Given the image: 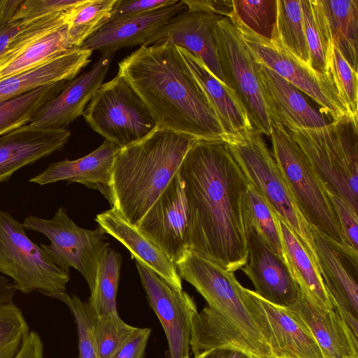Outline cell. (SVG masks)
I'll use <instances>...</instances> for the list:
<instances>
[{
  "mask_svg": "<svg viewBox=\"0 0 358 358\" xmlns=\"http://www.w3.org/2000/svg\"><path fill=\"white\" fill-rule=\"evenodd\" d=\"M188 250L234 272L248 262L244 199L249 182L221 139H197L180 167Z\"/></svg>",
  "mask_w": 358,
  "mask_h": 358,
  "instance_id": "cell-1",
  "label": "cell"
},
{
  "mask_svg": "<svg viewBox=\"0 0 358 358\" xmlns=\"http://www.w3.org/2000/svg\"><path fill=\"white\" fill-rule=\"evenodd\" d=\"M117 73L142 99L156 129L223 140L225 134L217 116L171 42L141 45L118 63Z\"/></svg>",
  "mask_w": 358,
  "mask_h": 358,
  "instance_id": "cell-2",
  "label": "cell"
},
{
  "mask_svg": "<svg viewBox=\"0 0 358 358\" xmlns=\"http://www.w3.org/2000/svg\"><path fill=\"white\" fill-rule=\"evenodd\" d=\"M196 140L189 135L155 129L143 138L120 148L111 172V208L138 227Z\"/></svg>",
  "mask_w": 358,
  "mask_h": 358,
  "instance_id": "cell-3",
  "label": "cell"
},
{
  "mask_svg": "<svg viewBox=\"0 0 358 358\" xmlns=\"http://www.w3.org/2000/svg\"><path fill=\"white\" fill-rule=\"evenodd\" d=\"M287 131L326 190L358 213V116L348 114L322 127Z\"/></svg>",
  "mask_w": 358,
  "mask_h": 358,
  "instance_id": "cell-4",
  "label": "cell"
},
{
  "mask_svg": "<svg viewBox=\"0 0 358 358\" xmlns=\"http://www.w3.org/2000/svg\"><path fill=\"white\" fill-rule=\"evenodd\" d=\"M175 266L180 278L245 339L256 358H275L234 272L191 250Z\"/></svg>",
  "mask_w": 358,
  "mask_h": 358,
  "instance_id": "cell-5",
  "label": "cell"
},
{
  "mask_svg": "<svg viewBox=\"0 0 358 358\" xmlns=\"http://www.w3.org/2000/svg\"><path fill=\"white\" fill-rule=\"evenodd\" d=\"M231 154L249 183L295 234L317 265L310 226L297 206L262 134L253 127L225 136Z\"/></svg>",
  "mask_w": 358,
  "mask_h": 358,
  "instance_id": "cell-6",
  "label": "cell"
},
{
  "mask_svg": "<svg viewBox=\"0 0 358 358\" xmlns=\"http://www.w3.org/2000/svg\"><path fill=\"white\" fill-rule=\"evenodd\" d=\"M272 155L301 214L310 227L346 245L327 191L287 129L272 122Z\"/></svg>",
  "mask_w": 358,
  "mask_h": 358,
  "instance_id": "cell-7",
  "label": "cell"
},
{
  "mask_svg": "<svg viewBox=\"0 0 358 358\" xmlns=\"http://www.w3.org/2000/svg\"><path fill=\"white\" fill-rule=\"evenodd\" d=\"M24 229L23 222L0 210V273L24 294L36 291L54 298L65 292L69 272L59 268Z\"/></svg>",
  "mask_w": 358,
  "mask_h": 358,
  "instance_id": "cell-8",
  "label": "cell"
},
{
  "mask_svg": "<svg viewBox=\"0 0 358 358\" xmlns=\"http://www.w3.org/2000/svg\"><path fill=\"white\" fill-rule=\"evenodd\" d=\"M83 116L94 131L120 148L143 138L156 129L142 99L118 73L99 87Z\"/></svg>",
  "mask_w": 358,
  "mask_h": 358,
  "instance_id": "cell-9",
  "label": "cell"
},
{
  "mask_svg": "<svg viewBox=\"0 0 358 358\" xmlns=\"http://www.w3.org/2000/svg\"><path fill=\"white\" fill-rule=\"evenodd\" d=\"M217 58L227 85L244 107L252 127L270 136L272 122L257 72V62L241 33L227 17L214 31Z\"/></svg>",
  "mask_w": 358,
  "mask_h": 358,
  "instance_id": "cell-10",
  "label": "cell"
},
{
  "mask_svg": "<svg viewBox=\"0 0 358 358\" xmlns=\"http://www.w3.org/2000/svg\"><path fill=\"white\" fill-rule=\"evenodd\" d=\"M24 228L45 235L50 245L41 247L62 270H78L85 278L90 292L94 289L101 252L108 245L103 242L105 231L101 227L89 230L78 226L60 207L51 219L31 215L23 222Z\"/></svg>",
  "mask_w": 358,
  "mask_h": 358,
  "instance_id": "cell-11",
  "label": "cell"
},
{
  "mask_svg": "<svg viewBox=\"0 0 358 358\" xmlns=\"http://www.w3.org/2000/svg\"><path fill=\"white\" fill-rule=\"evenodd\" d=\"M229 18L241 33L256 61L270 68L310 97L319 106L320 113L329 118L330 122L349 114L330 75L306 66L273 40L255 33L233 12Z\"/></svg>",
  "mask_w": 358,
  "mask_h": 358,
  "instance_id": "cell-12",
  "label": "cell"
},
{
  "mask_svg": "<svg viewBox=\"0 0 358 358\" xmlns=\"http://www.w3.org/2000/svg\"><path fill=\"white\" fill-rule=\"evenodd\" d=\"M72 8L36 17L20 31L0 57V80L73 48L68 31Z\"/></svg>",
  "mask_w": 358,
  "mask_h": 358,
  "instance_id": "cell-13",
  "label": "cell"
},
{
  "mask_svg": "<svg viewBox=\"0 0 358 358\" xmlns=\"http://www.w3.org/2000/svg\"><path fill=\"white\" fill-rule=\"evenodd\" d=\"M317 264L334 308L358 331V250L310 227Z\"/></svg>",
  "mask_w": 358,
  "mask_h": 358,
  "instance_id": "cell-14",
  "label": "cell"
},
{
  "mask_svg": "<svg viewBox=\"0 0 358 358\" xmlns=\"http://www.w3.org/2000/svg\"><path fill=\"white\" fill-rule=\"evenodd\" d=\"M136 265L148 303L165 332L171 358L189 357L192 320L198 313L194 299L145 264L136 260Z\"/></svg>",
  "mask_w": 358,
  "mask_h": 358,
  "instance_id": "cell-15",
  "label": "cell"
},
{
  "mask_svg": "<svg viewBox=\"0 0 358 358\" xmlns=\"http://www.w3.org/2000/svg\"><path fill=\"white\" fill-rule=\"evenodd\" d=\"M174 264L188 250V210L179 170L138 227Z\"/></svg>",
  "mask_w": 358,
  "mask_h": 358,
  "instance_id": "cell-16",
  "label": "cell"
},
{
  "mask_svg": "<svg viewBox=\"0 0 358 358\" xmlns=\"http://www.w3.org/2000/svg\"><path fill=\"white\" fill-rule=\"evenodd\" d=\"M223 17L186 9L173 17L141 45L169 41L199 59L215 77L227 85L217 58L214 36L215 28Z\"/></svg>",
  "mask_w": 358,
  "mask_h": 358,
  "instance_id": "cell-17",
  "label": "cell"
},
{
  "mask_svg": "<svg viewBox=\"0 0 358 358\" xmlns=\"http://www.w3.org/2000/svg\"><path fill=\"white\" fill-rule=\"evenodd\" d=\"M248 262L241 268L264 300L283 307L293 303L300 289L290 268L250 224H245Z\"/></svg>",
  "mask_w": 358,
  "mask_h": 358,
  "instance_id": "cell-18",
  "label": "cell"
},
{
  "mask_svg": "<svg viewBox=\"0 0 358 358\" xmlns=\"http://www.w3.org/2000/svg\"><path fill=\"white\" fill-rule=\"evenodd\" d=\"M113 57H100L88 71L68 82L57 95L43 105L29 124L43 129H65L83 115L103 84Z\"/></svg>",
  "mask_w": 358,
  "mask_h": 358,
  "instance_id": "cell-19",
  "label": "cell"
},
{
  "mask_svg": "<svg viewBox=\"0 0 358 358\" xmlns=\"http://www.w3.org/2000/svg\"><path fill=\"white\" fill-rule=\"evenodd\" d=\"M257 62L263 96L272 122L285 129H313L330 122L314 108L294 85L265 65Z\"/></svg>",
  "mask_w": 358,
  "mask_h": 358,
  "instance_id": "cell-20",
  "label": "cell"
},
{
  "mask_svg": "<svg viewBox=\"0 0 358 358\" xmlns=\"http://www.w3.org/2000/svg\"><path fill=\"white\" fill-rule=\"evenodd\" d=\"M71 137L67 129H49L27 124L0 136V183L21 168L62 150Z\"/></svg>",
  "mask_w": 358,
  "mask_h": 358,
  "instance_id": "cell-21",
  "label": "cell"
},
{
  "mask_svg": "<svg viewBox=\"0 0 358 358\" xmlns=\"http://www.w3.org/2000/svg\"><path fill=\"white\" fill-rule=\"evenodd\" d=\"M287 308L312 334L324 358L358 356V337L334 308H320L301 290Z\"/></svg>",
  "mask_w": 358,
  "mask_h": 358,
  "instance_id": "cell-22",
  "label": "cell"
},
{
  "mask_svg": "<svg viewBox=\"0 0 358 358\" xmlns=\"http://www.w3.org/2000/svg\"><path fill=\"white\" fill-rule=\"evenodd\" d=\"M120 148L108 140L90 154L73 160L64 159L48 165L41 173L29 179L40 185L67 181L99 190L112 203L111 172Z\"/></svg>",
  "mask_w": 358,
  "mask_h": 358,
  "instance_id": "cell-23",
  "label": "cell"
},
{
  "mask_svg": "<svg viewBox=\"0 0 358 358\" xmlns=\"http://www.w3.org/2000/svg\"><path fill=\"white\" fill-rule=\"evenodd\" d=\"M186 9L182 0L142 15L108 22L81 47L98 50L101 57H113L120 49L142 45L173 17Z\"/></svg>",
  "mask_w": 358,
  "mask_h": 358,
  "instance_id": "cell-24",
  "label": "cell"
},
{
  "mask_svg": "<svg viewBox=\"0 0 358 358\" xmlns=\"http://www.w3.org/2000/svg\"><path fill=\"white\" fill-rule=\"evenodd\" d=\"M250 294L269 333L275 358H324L312 334L287 307L273 304L252 290Z\"/></svg>",
  "mask_w": 358,
  "mask_h": 358,
  "instance_id": "cell-25",
  "label": "cell"
},
{
  "mask_svg": "<svg viewBox=\"0 0 358 358\" xmlns=\"http://www.w3.org/2000/svg\"><path fill=\"white\" fill-rule=\"evenodd\" d=\"M96 221L106 234L124 245L136 260L139 261L176 288L182 290V280L174 263L164 250L138 227L127 222L111 208L96 217Z\"/></svg>",
  "mask_w": 358,
  "mask_h": 358,
  "instance_id": "cell-26",
  "label": "cell"
},
{
  "mask_svg": "<svg viewBox=\"0 0 358 358\" xmlns=\"http://www.w3.org/2000/svg\"><path fill=\"white\" fill-rule=\"evenodd\" d=\"M92 53L89 49L73 48L29 71L0 80V103L44 85L71 81L90 63Z\"/></svg>",
  "mask_w": 358,
  "mask_h": 358,
  "instance_id": "cell-27",
  "label": "cell"
},
{
  "mask_svg": "<svg viewBox=\"0 0 358 358\" xmlns=\"http://www.w3.org/2000/svg\"><path fill=\"white\" fill-rule=\"evenodd\" d=\"M177 48L203 92L225 136L236 135L252 127L244 107L233 90L215 77L199 59L187 50Z\"/></svg>",
  "mask_w": 358,
  "mask_h": 358,
  "instance_id": "cell-28",
  "label": "cell"
},
{
  "mask_svg": "<svg viewBox=\"0 0 358 358\" xmlns=\"http://www.w3.org/2000/svg\"><path fill=\"white\" fill-rule=\"evenodd\" d=\"M329 36L357 71L358 1L319 0Z\"/></svg>",
  "mask_w": 358,
  "mask_h": 358,
  "instance_id": "cell-29",
  "label": "cell"
},
{
  "mask_svg": "<svg viewBox=\"0 0 358 358\" xmlns=\"http://www.w3.org/2000/svg\"><path fill=\"white\" fill-rule=\"evenodd\" d=\"M279 223L291 272L301 292L320 308L333 309L319 267L292 231L280 219Z\"/></svg>",
  "mask_w": 358,
  "mask_h": 358,
  "instance_id": "cell-30",
  "label": "cell"
},
{
  "mask_svg": "<svg viewBox=\"0 0 358 358\" xmlns=\"http://www.w3.org/2000/svg\"><path fill=\"white\" fill-rule=\"evenodd\" d=\"M189 344L194 356L214 348H231L256 358L245 339L208 306L194 317Z\"/></svg>",
  "mask_w": 358,
  "mask_h": 358,
  "instance_id": "cell-31",
  "label": "cell"
},
{
  "mask_svg": "<svg viewBox=\"0 0 358 358\" xmlns=\"http://www.w3.org/2000/svg\"><path fill=\"white\" fill-rule=\"evenodd\" d=\"M271 40L307 66H310L301 0H277L276 18Z\"/></svg>",
  "mask_w": 358,
  "mask_h": 358,
  "instance_id": "cell-32",
  "label": "cell"
},
{
  "mask_svg": "<svg viewBox=\"0 0 358 358\" xmlns=\"http://www.w3.org/2000/svg\"><path fill=\"white\" fill-rule=\"evenodd\" d=\"M244 219L245 224L252 225L271 249L291 270L279 219L267 202L250 183L244 199Z\"/></svg>",
  "mask_w": 358,
  "mask_h": 358,
  "instance_id": "cell-33",
  "label": "cell"
},
{
  "mask_svg": "<svg viewBox=\"0 0 358 358\" xmlns=\"http://www.w3.org/2000/svg\"><path fill=\"white\" fill-rule=\"evenodd\" d=\"M67 83L44 85L0 103V136L29 124L43 105L57 95Z\"/></svg>",
  "mask_w": 358,
  "mask_h": 358,
  "instance_id": "cell-34",
  "label": "cell"
},
{
  "mask_svg": "<svg viewBox=\"0 0 358 358\" xmlns=\"http://www.w3.org/2000/svg\"><path fill=\"white\" fill-rule=\"evenodd\" d=\"M121 263V255L109 245L106 246L99 257L94 287L88 300L94 317L117 311Z\"/></svg>",
  "mask_w": 358,
  "mask_h": 358,
  "instance_id": "cell-35",
  "label": "cell"
},
{
  "mask_svg": "<svg viewBox=\"0 0 358 358\" xmlns=\"http://www.w3.org/2000/svg\"><path fill=\"white\" fill-rule=\"evenodd\" d=\"M116 2L117 0H83L72 8L68 31L73 48L81 47L108 22Z\"/></svg>",
  "mask_w": 358,
  "mask_h": 358,
  "instance_id": "cell-36",
  "label": "cell"
},
{
  "mask_svg": "<svg viewBox=\"0 0 358 358\" xmlns=\"http://www.w3.org/2000/svg\"><path fill=\"white\" fill-rule=\"evenodd\" d=\"M142 331L143 328L125 323L117 311L94 317V334L100 358H115L120 350Z\"/></svg>",
  "mask_w": 358,
  "mask_h": 358,
  "instance_id": "cell-37",
  "label": "cell"
},
{
  "mask_svg": "<svg viewBox=\"0 0 358 358\" xmlns=\"http://www.w3.org/2000/svg\"><path fill=\"white\" fill-rule=\"evenodd\" d=\"M301 6L310 66L321 73L330 75L328 51L332 41L321 27L313 0H301Z\"/></svg>",
  "mask_w": 358,
  "mask_h": 358,
  "instance_id": "cell-38",
  "label": "cell"
},
{
  "mask_svg": "<svg viewBox=\"0 0 358 358\" xmlns=\"http://www.w3.org/2000/svg\"><path fill=\"white\" fill-rule=\"evenodd\" d=\"M328 71L348 113L358 116L357 71L350 66L332 42L328 51Z\"/></svg>",
  "mask_w": 358,
  "mask_h": 358,
  "instance_id": "cell-39",
  "label": "cell"
},
{
  "mask_svg": "<svg viewBox=\"0 0 358 358\" xmlns=\"http://www.w3.org/2000/svg\"><path fill=\"white\" fill-rule=\"evenodd\" d=\"M233 13L255 33L271 39L276 18L277 0H232Z\"/></svg>",
  "mask_w": 358,
  "mask_h": 358,
  "instance_id": "cell-40",
  "label": "cell"
},
{
  "mask_svg": "<svg viewBox=\"0 0 358 358\" xmlns=\"http://www.w3.org/2000/svg\"><path fill=\"white\" fill-rule=\"evenodd\" d=\"M29 333L21 310L13 302L0 300V358H14Z\"/></svg>",
  "mask_w": 358,
  "mask_h": 358,
  "instance_id": "cell-41",
  "label": "cell"
},
{
  "mask_svg": "<svg viewBox=\"0 0 358 358\" xmlns=\"http://www.w3.org/2000/svg\"><path fill=\"white\" fill-rule=\"evenodd\" d=\"M54 298L64 303L74 317L78 337V358H100L94 334V315L88 302L66 292Z\"/></svg>",
  "mask_w": 358,
  "mask_h": 358,
  "instance_id": "cell-42",
  "label": "cell"
},
{
  "mask_svg": "<svg viewBox=\"0 0 358 358\" xmlns=\"http://www.w3.org/2000/svg\"><path fill=\"white\" fill-rule=\"evenodd\" d=\"M83 0H24L11 21L33 19L66 11ZM10 21V22H11Z\"/></svg>",
  "mask_w": 358,
  "mask_h": 358,
  "instance_id": "cell-43",
  "label": "cell"
},
{
  "mask_svg": "<svg viewBox=\"0 0 358 358\" xmlns=\"http://www.w3.org/2000/svg\"><path fill=\"white\" fill-rule=\"evenodd\" d=\"M327 193L341 224L345 244L358 250V213L338 196Z\"/></svg>",
  "mask_w": 358,
  "mask_h": 358,
  "instance_id": "cell-44",
  "label": "cell"
},
{
  "mask_svg": "<svg viewBox=\"0 0 358 358\" xmlns=\"http://www.w3.org/2000/svg\"><path fill=\"white\" fill-rule=\"evenodd\" d=\"M178 0H117L108 22L142 15L176 3Z\"/></svg>",
  "mask_w": 358,
  "mask_h": 358,
  "instance_id": "cell-45",
  "label": "cell"
},
{
  "mask_svg": "<svg viewBox=\"0 0 358 358\" xmlns=\"http://www.w3.org/2000/svg\"><path fill=\"white\" fill-rule=\"evenodd\" d=\"M187 9L229 17L233 12L232 0H182Z\"/></svg>",
  "mask_w": 358,
  "mask_h": 358,
  "instance_id": "cell-46",
  "label": "cell"
},
{
  "mask_svg": "<svg viewBox=\"0 0 358 358\" xmlns=\"http://www.w3.org/2000/svg\"><path fill=\"white\" fill-rule=\"evenodd\" d=\"M150 333V329L143 328V331L128 342L115 358H144L145 350Z\"/></svg>",
  "mask_w": 358,
  "mask_h": 358,
  "instance_id": "cell-47",
  "label": "cell"
},
{
  "mask_svg": "<svg viewBox=\"0 0 358 358\" xmlns=\"http://www.w3.org/2000/svg\"><path fill=\"white\" fill-rule=\"evenodd\" d=\"M35 18L11 21L0 25V57L8 48L14 38Z\"/></svg>",
  "mask_w": 358,
  "mask_h": 358,
  "instance_id": "cell-48",
  "label": "cell"
},
{
  "mask_svg": "<svg viewBox=\"0 0 358 358\" xmlns=\"http://www.w3.org/2000/svg\"><path fill=\"white\" fill-rule=\"evenodd\" d=\"M14 358H43V345L36 332L29 331Z\"/></svg>",
  "mask_w": 358,
  "mask_h": 358,
  "instance_id": "cell-49",
  "label": "cell"
},
{
  "mask_svg": "<svg viewBox=\"0 0 358 358\" xmlns=\"http://www.w3.org/2000/svg\"><path fill=\"white\" fill-rule=\"evenodd\" d=\"M194 358H252L248 353L231 348H214L203 352Z\"/></svg>",
  "mask_w": 358,
  "mask_h": 358,
  "instance_id": "cell-50",
  "label": "cell"
},
{
  "mask_svg": "<svg viewBox=\"0 0 358 358\" xmlns=\"http://www.w3.org/2000/svg\"><path fill=\"white\" fill-rule=\"evenodd\" d=\"M24 0H0V25L11 21Z\"/></svg>",
  "mask_w": 358,
  "mask_h": 358,
  "instance_id": "cell-51",
  "label": "cell"
},
{
  "mask_svg": "<svg viewBox=\"0 0 358 358\" xmlns=\"http://www.w3.org/2000/svg\"><path fill=\"white\" fill-rule=\"evenodd\" d=\"M16 289L8 278L0 275V300L13 302Z\"/></svg>",
  "mask_w": 358,
  "mask_h": 358,
  "instance_id": "cell-52",
  "label": "cell"
},
{
  "mask_svg": "<svg viewBox=\"0 0 358 358\" xmlns=\"http://www.w3.org/2000/svg\"><path fill=\"white\" fill-rule=\"evenodd\" d=\"M348 358H358V356H350Z\"/></svg>",
  "mask_w": 358,
  "mask_h": 358,
  "instance_id": "cell-53",
  "label": "cell"
},
{
  "mask_svg": "<svg viewBox=\"0 0 358 358\" xmlns=\"http://www.w3.org/2000/svg\"><path fill=\"white\" fill-rule=\"evenodd\" d=\"M278 358H282V357H278Z\"/></svg>",
  "mask_w": 358,
  "mask_h": 358,
  "instance_id": "cell-54",
  "label": "cell"
},
{
  "mask_svg": "<svg viewBox=\"0 0 358 358\" xmlns=\"http://www.w3.org/2000/svg\"><path fill=\"white\" fill-rule=\"evenodd\" d=\"M186 358H189V357H186Z\"/></svg>",
  "mask_w": 358,
  "mask_h": 358,
  "instance_id": "cell-55",
  "label": "cell"
}]
</instances>
